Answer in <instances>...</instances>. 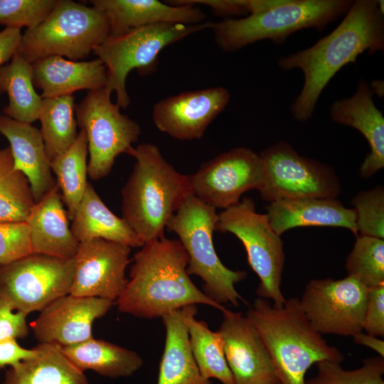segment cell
<instances>
[{
  "label": "cell",
  "instance_id": "obj_24",
  "mask_svg": "<svg viewBox=\"0 0 384 384\" xmlns=\"http://www.w3.org/2000/svg\"><path fill=\"white\" fill-rule=\"evenodd\" d=\"M34 86L42 98L72 94L80 90H93L107 86V70L97 58L77 61L60 56H49L31 63Z\"/></svg>",
  "mask_w": 384,
  "mask_h": 384
},
{
  "label": "cell",
  "instance_id": "obj_17",
  "mask_svg": "<svg viewBox=\"0 0 384 384\" xmlns=\"http://www.w3.org/2000/svg\"><path fill=\"white\" fill-rule=\"evenodd\" d=\"M218 331L235 384H280L266 346L252 322L240 312L222 311Z\"/></svg>",
  "mask_w": 384,
  "mask_h": 384
},
{
  "label": "cell",
  "instance_id": "obj_40",
  "mask_svg": "<svg viewBox=\"0 0 384 384\" xmlns=\"http://www.w3.org/2000/svg\"><path fill=\"white\" fill-rule=\"evenodd\" d=\"M14 311L8 305L0 303V342L23 338L28 334L27 315Z\"/></svg>",
  "mask_w": 384,
  "mask_h": 384
},
{
  "label": "cell",
  "instance_id": "obj_42",
  "mask_svg": "<svg viewBox=\"0 0 384 384\" xmlns=\"http://www.w3.org/2000/svg\"><path fill=\"white\" fill-rule=\"evenodd\" d=\"M21 36L18 28H5L0 31V68L16 53Z\"/></svg>",
  "mask_w": 384,
  "mask_h": 384
},
{
  "label": "cell",
  "instance_id": "obj_32",
  "mask_svg": "<svg viewBox=\"0 0 384 384\" xmlns=\"http://www.w3.org/2000/svg\"><path fill=\"white\" fill-rule=\"evenodd\" d=\"M75 110L73 95L43 98L38 119L50 161L68 149L78 134Z\"/></svg>",
  "mask_w": 384,
  "mask_h": 384
},
{
  "label": "cell",
  "instance_id": "obj_15",
  "mask_svg": "<svg viewBox=\"0 0 384 384\" xmlns=\"http://www.w3.org/2000/svg\"><path fill=\"white\" fill-rule=\"evenodd\" d=\"M131 248L102 238L80 242L69 294L117 301L127 283Z\"/></svg>",
  "mask_w": 384,
  "mask_h": 384
},
{
  "label": "cell",
  "instance_id": "obj_36",
  "mask_svg": "<svg viewBox=\"0 0 384 384\" xmlns=\"http://www.w3.org/2000/svg\"><path fill=\"white\" fill-rule=\"evenodd\" d=\"M358 235L384 239V188L378 186L352 198Z\"/></svg>",
  "mask_w": 384,
  "mask_h": 384
},
{
  "label": "cell",
  "instance_id": "obj_20",
  "mask_svg": "<svg viewBox=\"0 0 384 384\" xmlns=\"http://www.w3.org/2000/svg\"><path fill=\"white\" fill-rule=\"evenodd\" d=\"M90 2L107 17L110 36L157 23L196 25L206 21L203 11L195 5H173L157 0H93Z\"/></svg>",
  "mask_w": 384,
  "mask_h": 384
},
{
  "label": "cell",
  "instance_id": "obj_5",
  "mask_svg": "<svg viewBox=\"0 0 384 384\" xmlns=\"http://www.w3.org/2000/svg\"><path fill=\"white\" fill-rule=\"evenodd\" d=\"M351 0H283L267 11L240 18L212 23L215 43L224 52L233 53L262 40L282 44L293 33L305 28L321 32L346 14Z\"/></svg>",
  "mask_w": 384,
  "mask_h": 384
},
{
  "label": "cell",
  "instance_id": "obj_37",
  "mask_svg": "<svg viewBox=\"0 0 384 384\" xmlns=\"http://www.w3.org/2000/svg\"><path fill=\"white\" fill-rule=\"evenodd\" d=\"M58 0H0V24L31 29L51 13Z\"/></svg>",
  "mask_w": 384,
  "mask_h": 384
},
{
  "label": "cell",
  "instance_id": "obj_14",
  "mask_svg": "<svg viewBox=\"0 0 384 384\" xmlns=\"http://www.w3.org/2000/svg\"><path fill=\"white\" fill-rule=\"evenodd\" d=\"M263 178L260 155L244 146L216 156L188 175L191 193L214 208L223 210L238 203L246 191H259Z\"/></svg>",
  "mask_w": 384,
  "mask_h": 384
},
{
  "label": "cell",
  "instance_id": "obj_26",
  "mask_svg": "<svg viewBox=\"0 0 384 384\" xmlns=\"http://www.w3.org/2000/svg\"><path fill=\"white\" fill-rule=\"evenodd\" d=\"M72 221L71 231L79 242L102 238L131 247L144 245L126 221L107 208L89 182Z\"/></svg>",
  "mask_w": 384,
  "mask_h": 384
},
{
  "label": "cell",
  "instance_id": "obj_43",
  "mask_svg": "<svg viewBox=\"0 0 384 384\" xmlns=\"http://www.w3.org/2000/svg\"><path fill=\"white\" fill-rule=\"evenodd\" d=\"M354 342L367 346L384 358V341L376 336L363 334L362 331L352 336Z\"/></svg>",
  "mask_w": 384,
  "mask_h": 384
},
{
  "label": "cell",
  "instance_id": "obj_22",
  "mask_svg": "<svg viewBox=\"0 0 384 384\" xmlns=\"http://www.w3.org/2000/svg\"><path fill=\"white\" fill-rule=\"evenodd\" d=\"M63 203L55 184L32 208L26 220L32 253L61 259H73L76 255L80 242L71 231Z\"/></svg>",
  "mask_w": 384,
  "mask_h": 384
},
{
  "label": "cell",
  "instance_id": "obj_33",
  "mask_svg": "<svg viewBox=\"0 0 384 384\" xmlns=\"http://www.w3.org/2000/svg\"><path fill=\"white\" fill-rule=\"evenodd\" d=\"M35 203L29 181L15 168L10 148L0 149V222H25Z\"/></svg>",
  "mask_w": 384,
  "mask_h": 384
},
{
  "label": "cell",
  "instance_id": "obj_23",
  "mask_svg": "<svg viewBox=\"0 0 384 384\" xmlns=\"http://www.w3.org/2000/svg\"><path fill=\"white\" fill-rule=\"evenodd\" d=\"M0 133L10 144L15 168L26 176L38 202L56 184L40 130L5 115L0 116Z\"/></svg>",
  "mask_w": 384,
  "mask_h": 384
},
{
  "label": "cell",
  "instance_id": "obj_39",
  "mask_svg": "<svg viewBox=\"0 0 384 384\" xmlns=\"http://www.w3.org/2000/svg\"><path fill=\"white\" fill-rule=\"evenodd\" d=\"M363 330L374 336H384V284L369 289Z\"/></svg>",
  "mask_w": 384,
  "mask_h": 384
},
{
  "label": "cell",
  "instance_id": "obj_1",
  "mask_svg": "<svg viewBox=\"0 0 384 384\" xmlns=\"http://www.w3.org/2000/svg\"><path fill=\"white\" fill-rule=\"evenodd\" d=\"M384 12L377 0H356L338 26L312 46L281 57L277 65L284 70H301L302 90L290 106L293 117L309 120L318 100L334 75L364 52L372 55L384 48Z\"/></svg>",
  "mask_w": 384,
  "mask_h": 384
},
{
  "label": "cell",
  "instance_id": "obj_8",
  "mask_svg": "<svg viewBox=\"0 0 384 384\" xmlns=\"http://www.w3.org/2000/svg\"><path fill=\"white\" fill-rule=\"evenodd\" d=\"M212 22L196 25L163 23L134 28L117 36H110L92 51L107 70V86L116 94L120 108L130 104L126 80L132 70L142 76L155 72L158 56L166 47L186 37L206 29Z\"/></svg>",
  "mask_w": 384,
  "mask_h": 384
},
{
  "label": "cell",
  "instance_id": "obj_9",
  "mask_svg": "<svg viewBox=\"0 0 384 384\" xmlns=\"http://www.w3.org/2000/svg\"><path fill=\"white\" fill-rule=\"evenodd\" d=\"M215 231L230 233L242 242L248 263L260 280L256 289L258 297L272 299L274 306L282 307L287 301L280 287L284 244L266 215L256 211L253 199L244 198L218 213Z\"/></svg>",
  "mask_w": 384,
  "mask_h": 384
},
{
  "label": "cell",
  "instance_id": "obj_41",
  "mask_svg": "<svg viewBox=\"0 0 384 384\" xmlns=\"http://www.w3.org/2000/svg\"><path fill=\"white\" fill-rule=\"evenodd\" d=\"M36 353L35 347L31 349L23 348L16 339L0 342V368L14 366L23 360L33 358Z\"/></svg>",
  "mask_w": 384,
  "mask_h": 384
},
{
  "label": "cell",
  "instance_id": "obj_10",
  "mask_svg": "<svg viewBox=\"0 0 384 384\" xmlns=\"http://www.w3.org/2000/svg\"><path fill=\"white\" fill-rule=\"evenodd\" d=\"M107 87L88 91L75 107L77 124L86 134L87 176L97 181L112 171L115 159L127 153L141 135V127L111 100Z\"/></svg>",
  "mask_w": 384,
  "mask_h": 384
},
{
  "label": "cell",
  "instance_id": "obj_29",
  "mask_svg": "<svg viewBox=\"0 0 384 384\" xmlns=\"http://www.w3.org/2000/svg\"><path fill=\"white\" fill-rule=\"evenodd\" d=\"M6 92L9 104L4 112L16 121L29 123L38 119L43 98L35 90L31 63L16 53L0 68V94Z\"/></svg>",
  "mask_w": 384,
  "mask_h": 384
},
{
  "label": "cell",
  "instance_id": "obj_16",
  "mask_svg": "<svg viewBox=\"0 0 384 384\" xmlns=\"http://www.w3.org/2000/svg\"><path fill=\"white\" fill-rule=\"evenodd\" d=\"M230 98L229 91L223 87L180 92L155 103L151 118L157 129L174 139H198Z\"/></svg>",
  "mask_w": 384,
  "mask_h": 384
},
{
  "label": "cell",
  "instance_id": "obj_30",
  "mask_svg": "<svg viewBox=\"0 0 384 384\" xmlns=\"http://www.w3.org/2000/svg\"><path fill=\"white\" fill-rule=\"evenodd\" d=\"M88 154L87 137L80 131L74 142L63 153L50 161L55 174L68 216L73 220L87 186Z\"/></svg>",
  "mask_w": 384,
  "mask_h": 384
},
{
  "label": "cell",
  "instance_id": "obj_7",
  "mask_svg": "<svg viewBox=\"0 0 384 384\" xmlns=\"http://www.w3.org/2000/svg\"><path fill=\"white\" fill-rule=\"evenodd\" d=\"M110 36L108 20L100 10L58 0L41 24L22 34L17 53L30 63L53 55L78 61Z\"/></svg>",
  "mask_w": 384,
  "mask_h": 384
},
{
  "label": "cell",
  "instance_id": "obj_25",
  "mask_svg": "<svg viewBox=\"0 0 384 384\" xmlns=\"http://www.w3.org/2000/svg\"><path fill=\"white\" fill-rule=\"evenodd\" d=\"M196 309L189 305L161 317L166 338L156 384H213L201 375L189 343L187 317Z\"/></svg>",
  "mask_w": 384,
  "mask_h": 384
},
{
  "label": "cell",
  "instance_id": "obj_2",
  "mask_svg": "<svg viewBox=\"0 0 384 384\" xmlns=\"http://www.w3.org/2000/svg\"><path fill=\"white\" fill-rule=\"evenodd\" d=\"M132 260L129 279L116 301L120 312L150 319L189 305L225 310L190 279L188 256L178 240L163 237L147 242Z\"/></svg>",
  "mask_w": 384,
  "mask_h": 384
},
{
  "label": "cell",
  "instance_id": "obj_19",
  "mask_svg": "<svg viewBox=\"0 0 384 384\" xmlns=\"http://www.w3.org/2000/svg\"><path fill=\"white\" fill-rule=\"evenodd\" d=\"M373 95L370 85L361 79L353 96L336 100L330 109L333 122L355 128L369 144L370 152L359 169L363 178L384 167V117L375 107Z\"/></svg>",
  "mask_w": 384,
  "mask_h": 384
},
{
  "label": "cell",
  "instance_id": "obj_28",
  "mask_svg": "<svg viewBox=\"0 0 384 384\" xmlns=\"http://www.w3.org/2000/svg\"><path fill=\"white\" fill-rule=\"evenodd\" d=\"M60 348L82 371L91 370L110 378L130 376L144 363L136 351L94 338Z\"/></svg>",
  "mask_w": 384,
  "mask_h": 384
},
{
  "label": "cell",
  "instance_id": "obj_18",
  "mask_svg": "<svg viewBox=\"0 0 384 384\" xmlns=\"http://www.w3.org/2000/svg\"><path fill=\"white\" fill-rule=\"evenodd\" d=\"M114 302L99 297L62 296L49 304L32 323L39 343L68 346L92 337V325L111 309Z\"/></svg>",
  "mask_w": 384,
  "mask_h": 384
},
{
  "label": "cell",
  "instance_id": "obj_12",
  "mask_svg": "<svg viewBox=\"0 0 384 384\" xmlns=\"http://www.w3.org/2000/svg\"><path fill=\"white\" fill-rule=\"evenodd\" d=\"M75 260L31 253L0 265V303L28 314L70 293Z\"/></svg>",
  "mask_w": 384,
  "mask_h": 384
},
{
  "label": "cell",
  "instance_id": "obj_3",
  "mask_svg": "<svg viewBox=\"0 0 384 384\" xmlns=\"http://www.w3.org/2000/svg\"><path fill=\"white\" fill-rule=\"evenodd\" d=\"M127 154L135 163L122 189V218L144 244L164 237L169 220L192 194L188 175L178 172L155 144L132 146Z\"/></svg>",
  "mask_w": 384,
  "mask_h": 384
},
{
  "label": "cell",
  "instance_id": "obj_27",
  "mask_svg": "<svg viewBox=\"0 0 384 384\" xmlns=\"http://www.w3.org/2000/svg\"><path fill=\"white\" fill-rule=\"evenodd\" d=\"M37 353L6 370L1 384H90L59 346L39 343Z\"/></svg>",
  "mask_w": 384,
  "mask_h": 384
},
{
  "label": "cell",
  "instance_id": "obj_21",
  "mask_svg": "<svg viewBox=\"0 0 384 384\" xmlns=\"http://www.w3.org/2000/svg\"><path fill=\"white\" fill-rule=\"evenodd\" d=\"M271 228L281 235L298 227H340L356 237V213L337 198H306L279 200L270 203L265 214Z\"/></svg>",
  "mask_w": 384,
  "mask_h": 384
},
{
  "label": "cell",
  "instance_id": "obj_6",
  "mask_svg": "<svg viewBox=\"0 0 384 384\" xmlns=\"http://www.w3.org/2000/svg\"><path fill=\"white\" fill-rule=\"evenodd\" d=\"M218 221L215 208L190 194L170 218L166 229L175 233L188 256L187 272L199 277L203 292L215 302L240 306L246 303L235 284L247 277L243 270L225 266L215 250L213 233Z\"/></svg>",
  "mask_w": 384,
  "mask_h": 384
},
{
  "label": "cell",
  "instance_id": "obj_31",
  "mask_svg": "<svg viewBox=\"0 0 384 384\" xmlns=\"http://www.w3.org/2000/svg\"><path fill=\"white\" fill-rule=\"evenodd\" d=\"M198 309L187 317L191 349L201 375L210 380L215 378L222 384H235L228 366L221 334L211 331L206 322L197 320Z\"/></svg>",
  "mask_w": 384,
  "mask_h": 384
},
{
  "label": "cell",
  "instance_id": "obj_13",
  "mask_svg": "<svg viewBox=\"0 0 384 384\" xmlns=\"http://www.w3.org/2000/svg\"><path fill=\"white\" fill-rule=\"evenodd\" d=\"M369 289L347 276L341 279H312L304 289L300 306L320 334L353 336L363 331Z\"/></svg>",
  "mask_w": 384,
  "mask_h": 384
},
{
  "label": "cell",
  "instance_id": "obj_11",
  "mask_svg": "<svg viewBox=\"0 0 384 384\" xmlns=\"http://www.w3.org/2000/svg\"><path fill=\"white\" fill-rule=\"evenodd\" d=\"M264 178L258 191L269 202L306 198H336L341 184L334 169L300 156L291 144L279 141L260 153Z\"/></svg>",
  "mask_w": 384,
  "mask_h": 384
},
{
  "label": "cell",
  "instance_id": "obj_34",
  "mask_svg": "<svg viewBox=\"0 0 384 384\" xmlns=\"http://www.w3.org/2000/svg\"><path fill=\"white\" fill-rule=\"evenodd\" d=\"M350 276L368 289L384 284V239L358 235L345 265Z\"/></svg>",
  "mask_w": 384,
  "mask_h": 384
},
{
  "label": "cell",
  "instance_id": "obj_35",
  "mask_svg": "<svg viewBox=\"0 0 384 384\" xmlns=\"http://www.w3.org/2000/svg\"><path fill=\"white\" fill-rule=\"evenodd\" d=\"M363 362L361 368L351 370H344L341 363L319 362L316 375L305 384H384V358L378 356Z\"/></svg>",
  "mask_w": 384,
  "mask_h": 384
},
{
  "label": "cell",
  "instance_id": "obj_38",
  "mask_svg": "<svg viewBox=\"0 0 384 384\" xmlns=\"http://www.w3.org/2000/svg\"><path fill=\"white\" fill-rule=\"evenodd\" d=\"M32 253L26 222H0V265Z\"/></svg>",
  "mask_w": 384,
  "mask_h": 384
},
{
  "label": "cell",
  "instance_id": "obj_4",
  "mask_svg": "<svg viewBox=\"0 0 384 384\" xmlns=\"http://www.w3.org/2000/svg\"><path fill=\"white\" fill-rule=\"evenodd\" d=\"M262 338L280 384H305L308 369L326 361L341 363L343 353L329 345L309 321L298 298L275 307L256 298L245 313Z\"/></svg>",
  "mask_w": 384,
  "mask_h": 384
}]
</instances>
